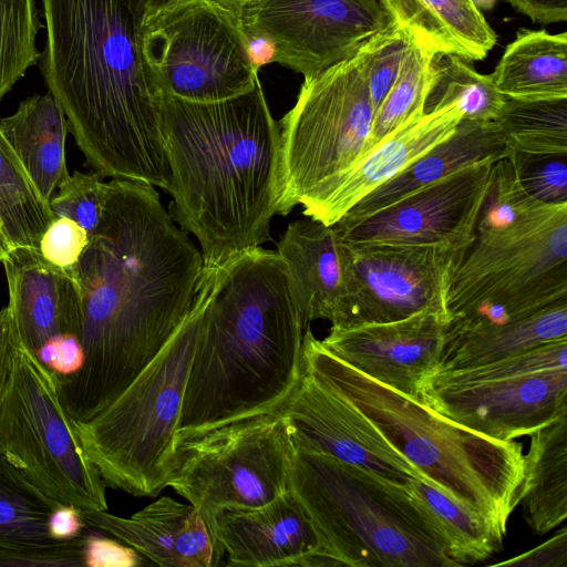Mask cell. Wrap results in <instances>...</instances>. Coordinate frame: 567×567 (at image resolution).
Returning a JSON list of instances; mask_svg holds the SVG:
<instances>
[{"instance_id": "5b68a950", "label": "cell", "mask_w": 567, "mask_h": 567, "mask_svg": "<svg viewBox=\"0 0 567 567\" xmlns=\"http://www.w3.org/2000/svg\"><path fill=\"white\" fill-rule=\"evenodd\" d=\"M301 363L357 409L426 483L506 536L509 516L520 502L522 443L481 435L374 381L326 350L310 327L303 333Z\"/></svg>"}, {"instance_id": "f546056e", "label": "cell", "mask_w": 567, "mask_h": 567, "mask_svg": "<svg viewBox=\"0 0 567 567\" xmlns=\"http://www.w3.org/2000/svg\"><path fill=\"white\" fill-rule=\"evenodd\" d=\"M405 488L441 535L458 567L482 563L502 550L504 537L436 487L411 478Z\"/></svg>"}, {"instance_id": "44dd1931", "label": "cell", "mask_w": 567, "mask_h": 567, "mask_svg": "<svg viewBox=\"0 0 567 567\" xmlns=\"http://www.w3.org/2000/svg\"><path fill=\"white\" fill-rule=\"evenodd\" d=\"M462 118L455 102L415 112L333 184L310 218L336 224L364 196L453 135Z\"/></svg>"}, {"instance_id": "7c38bea8", "label": "cell", "mask_w": 567, "mask_h": 567, "mask_svg": "<svg viewBox=\"0 0 567 567\" xmlns=\"http://www.w3.org/2000/svg\"><path fill=\"white\" fill-rule=\"evenodd\" d=\"M141 49L161 96L219 102L252 91L259 81L238 17L207 0L144 13Z\"/></svg>"}, {"instance_id": "9c48e42d", "label": "cell", "mask_w": 567, "mask_h": 567, "mask_svg": "<svg viewBox=\"0 0 567 567\" xmlns=\"http://www.w3.org/2000/svg\"><path fill=\"white\" fill-rule=\"evenodd\" d=\"M370 40L351 59L303 79L295 105L280 120L278 215L301 205L310 217L333 184L367 153L375 113L367 76Z\"/></svg>"}, {"instance_id": "7dc6e473", "label": "cell", "mask_w": 567, "mask_h": 567, "mask_svg": "<svg viewBox=\"0 0 567 567\" xmlns=\"http://www.w3.org/2000/svg\"><path fill=\"white\" fill-rule=\"evenodd\" d=\"M18 333L8 306L0 308V394L3 389Z\"/></svg>"}, {"instance_id": "bcb514c9", "label": "cell", "mask_w": 567, "mask_h": 567, "mask_svg": "<svg viewBox=\"0 0 567 567\" xmlns=\"http://www.w3.org/2000/svg\"><path fill=\"white\" fill-rule=\"evenodd\" d=\"M87 525L83 520L80 508L73 505H59L49 519V528L56 542H69L81 536Z\"/></svg>"}, {"instance_id": "5bb4252c", "label": "cell", "mask_w": 567, "mask_h": 567, "mask_svg": "<svg viewBox=\"0 0 567 567\" xmlns=\"http://www.w3.org/2000/svg\"><path fill=\"white\" fill-rule=\"evenodd\" d=\"M238 19L245 32L272 40L275 63L303 79L351 59L391 21L384 8L359 0H254Z\"/></svg>"}, {"instance_id": "603a6c76", "label": "cell", "mask_w": 567, "mask_h": 567, "mask_svg": "<svg viewBox=\"0 0 567 567\" xmlns=\"http://www.w3.org/2000/svg\"><path fill=\"white\" fill-rule=\"evenodd\" d=\"M301 322L333 321L344 297L346 249L334 226L306 217L290 223L277 244Z\"/></svg>"}, {"instance_id": "b9f144b4", "label": "cell", "mask_w": 567, "mask_h": 567, "mask_svg": "<svg viewBox=\"0 0 567 567\" xmlns=\"http://www.w3.org/2000/svg\"><path fill=\"white\" fill-rule=\"evenodd\" d=\"M84 532L78 538L47 547L0 544V567H82Z\"/></svg>"}, {"instance_id": "9a60e30c", "label": "cell", "mask_w": 567, "mask_h": 567, "mask_svg": "<svg viewBox=\"0 0 567 567\" xmlns=\"http://www.w3.org/2000/svg\"><path fill=\"white\" fill-rule=\"evenodd\" d=\"M494 162L465 166L364 219L333 226L352 246L414 245L464 251L474 239Z\"/></svg>"}, {"instance_id": "2e32d148", "label": "cell", "mask_w": 567, "mask_h": 567, "mask_svg": "<svg viewBox=\"0 0 567 567\" xmlns=\"http://www.w3.org/2000/svg\"><path fill=\"white\" fill-rule=\"evenodd\" d=\"M417 400L473 432L513 441L567 414V369L483 382H456L432 372Z\"/></svg>"}, {"instance_id": "e575fe53", "label": "cell", "mask_w": 567, "mask_h": 567, "mask_svg": "<svg viewBox=\"0 0 567 567\" xmlns=\"http://www.w3.org/2000/svg\"><path fill=\"white\" fill-rule=\"evenodd\" d=\"M434 56L435 53L411 39L400 73L374 114L367 153L415 112L425 110Z\"/></svg>"}, {"instance_id": "f1b7e54d", "label": "cell", "mask_w": 567, "mask_h": 567, "mask_svg": "<svg viewBox=\"0 0 567 567\" xmlns=\"http://www.w3.org/2000/svg\"><path fill=\"white\" fill-rule=\"evenodd\" d=\"M520 502L535 535H545L567 517V414L530 435L524 454Z\"/></svg>"}, {"instance_id": "7402d4cb", "label": "cell", "mask_w": 567, "mask_h": 567, "mask_svg": "<svg viewBox=\"0 0 567 567\" xmlns=\"http://www.w3.org/2000/svg\"><path fill=\"white\" fill-rule=\"evenodd\" d=\"M2 265L7 306L21 342L31 352L56 337H78L79 297L69 272L49 265L37 248L28 247H14Z\"/></svg>"}, {"instance_id": "cb8c5ba5", "label": "cell", "mask_w": 567, "mask_h": 567, "mask_svg": "<svg viewBox=\"0 0 567 567\" xmlns=\"http://www.w3.org/2000/svg\"><path fill=\"white\" fill-rule=\"evenodd\" d=\"M511 152L495 121L475 122L462 118L453 135L369 193L338 221L354 223L364 219L465 166L497 161Z\"/></svg>"}, {"instance_id": "4316f807", "label": "cell", "mask_w": 567, "mask_h": 567, "mask_svg": "<svg viewBox=\"0 0 567 567\" xmlns=\"http://www.w3.org/2000/svg\"><path fill=\"white\" fill-rule=\"evenodd\" d=\"M561 339H567V298L506 324L444 341L434 371L471 369Z\"/></svg>"}, {"instance_id": "c3c4849f", "label": "cell", "mask_w": 567, "mask_h": 567, "mask_svg": "<svg viewBox=\"0 0 567 567\" xmlns=\"http://www.w3.org/2000/svg\"><path fill=\"white\" fill-rule=\"evenodd\" d=\"M244 33L246 37L248 59L256 73H258L262 66L275 63L276 47L271 39L260 33L245 31Z\"/></svg>"}, {"instance_id": "8d00e7d4", "label": "cell", "mask_w": 567, "mask_h": 567, "mask_svg": "<svg viewBox=\"0 0 567 567\" xmlns=\"http://www.w3.org/2000/svg\"><path fill=\"white\" fill-rule=\"evenodd\" d=\"M558 369H567V339L546 342L471 369L433 372L456 382H483Z\"/></svg>"}, {"instance_id": "60d3db41", "label": "cell", "mask_w": 567, "mask_h": 567, "mask_svg": "<svg viewBox=\"0 0 567 567\" xmlns=\"http://www.w3.org/2000/svg\"><path fill=\"white\" fill-rule=\"evenodd\" d=\"M89 239L87 231L75 220L54 217L41 236L38 250L49 265L71 275Z\"/></svg>"}, {"instance_id": "11a10c76", "label": "cell", "mask_w": 567, "mask_h": 567, "mask_svg": "<svg viewBox=\"0 0 567 567\" xmlns=\"http://www.w3.org/2000/svg\"><path fill=\"white\" fill-rule=\"evenodd\" d=\"M0 226H1V223H0ZM2 227V226H1Z\"/></svg>"}, {"instance_id": "8992f818", "label": "cell", "mask_w": 567, "mask_h": 567, "mask_svg": "<svg viewBox=\"0 0 567 567\" xmlns=\"http://www.w3.org/2000/svg\"><path fill=\"white\" fill-rule=\"evenodd\" d=\"M289 489L320 535L324 566L458 567L405 484L293 449Z\"/></svg>"}, {"instance_id": "ee69618b", "label": "cell", "mask_w": 567, "mask_h": 567, "mask_svg": "<svg viewBox=\"0 0 567 567\" xmlns=\"http://www.w3.org/2000/svg\"><path fill=\"white\" fill-rule=\"evenodd\" d=\"M496 566L518 567H567V528L564 526L554 536L537 547L516 557L496 563Z\"/></svg>"}, {"instance_id": "52a82bcc", "label": "cell", "mask_w": 567, "mask_h": 567, "mask_svg": "<svg viewBox=\"0 0 567 567\" xmlns=\"http://www.w3.org/2000/svg\"><path fill=\"white\" fill-rule=\"evenodd\" d=\"M217 268H203L190 310L171 338L101 412L73 421L81 447L106 485L157 496L171 475L187 378Z\"/></svg>"}, {"instance_id": "277c9868", "label": "cell", "mask_w": 567, "mask_h": 567, "mask_svg": "<svg viewBox=\"0 0 567 567\" xmlns=\"http://www.w3.org/2000/svg\"><path fill=\"white\" fill-rule=\"evenodd\" d=\"M305 331L277 251L259 246L218 267L175 444L278 411L300 379Z\"/></svg>"}, {"instance_id": "db71d44e", "label": "cell", "mask_w": 567, "mask_h": 567, "mask_svg": "<svg viewBox=\"0 0 567 567\" xmlns=\"http://www.w3.org/2000/svg\"><path fill=\"white\" fill-rule=\"evenodd\" d=\"M372 7H382V0H359Z\"/></svg>"}, {"instance_id": "d6a6232c", "label": "cell", "mask_w": 567, "mask_h": 567, "mask_svg": "<svg viewBox=\"0 0 567 567\" xmlns=\"http://www.w3.org/2000/svg\"><path fill=\"white\" fill-rule=\"evenodd\" d=\"M48 204L0 130V223L14 247L37 248L52 221Z\"/></svg>"}, {"instance_id": "816d5d0a", "label": "cell", "mask_w": 567, "mask_h": 567, "mask_svg": "<svg viewBox=\"0 0 567 567\" xmlns=\"http://www.w3.org/2000/svg\"><path fill=\"white\" fill-rule=\"evenodd\" d=\"M14 248L13 244L6 235L4 230L0 226V262L10 254V251Z\"/></svg>"}, {"instance_id": "ab89813d", "label": "cell", "mask_w": 567, "mask_h": 567, "mask_svg": "<svg viewBox=\"0 0 567 567\" xmlns=\"http://www.w3.org/2000/svg\"><path fill=\"white\" fill-rule=\"evenodd\" d=\"M518 179L535 199L548 204H567V155L530 156L511 152Z\"/></svg>"}, {"instance_id": "836d02e7", "label": "cell", "mask_w": 567, "mask_h": 567, "mask_svg": "<svg viewBox=\"0 0 567 567\" xmlns=\"http://www.w3.org/2000/svg\"><path fill=\"white\" fill-rule=\"evenodd\" d=\"M455 102L463 120L493 122L498 117L506 97L493 82L491 74L475 70L472 61L455 54H435L431 89L425 111Z\"/></svg>"}, {"instance_id": "681fc988", "label": "cell", "mask_w": 567, "mask_h": 567, "mask_svg": "<svg viewBox=\"0 0 567 567\" xmlns=\"http://www.w3.org/2000/svg\"><path fill=\"white\" fill-rule=\"evenodd\" d=\"M144 13L155 12L192 0H138Z\"/></svg>"}, {"instance_id": "f5cc1de1", "label": "cell", "mask_w": 567, "mask_h": 567, "mask_svg": "<svg viewBox=\"0 0 567 567\" xmlns=\"http://www.w3.org/2000/svg\"><path fill=\"white\" fill-rule=\"evenodd\" d=\"M478 10H492L497 0H472Z\"/></svg>"}, {"instance_id": "7a4b0ae2", "label": "cell", "mask_w": 567, "mask_h": 567, "mask_svg": "<svg viewBox=\"0 0 567 567\" xmlns=\"http://www.w3.org/2000/svg\"><path fill=\"white\" fill-rule=\"evenodd\" d=\"M42 72L85 163L168 192L162 96L141 49L138 0H41Z\"/></svg>"}, {"instance_id": "d6986e66", "label": "cell", "mask_w": 567, "mask_h": 567, "mask_svg": "<svg viewBox=\"0 0 567 567\" xmlns=\"http://www.w3.org/2000/svg\"><path fill=\"white\" fill-rule=\"evenodd\" d=\"M213 537L229 566H324L320 535L290 489L257 508L220 512Z\"/></svg>"}, {"instance_id": "83f0119b", "label": "cell", "mask_w": 567, "mask_h": 567, "mask_svg": "<svg viewBox=\"0 0 567 567\" xmlns=\"http://www.w3.org/2000/svg\"><path fill=\"white\" fill-rule=\"evenodd\" d=\"M491 75L506 99L567 97V33L519 29Z\"/></svg>"}, {"instance_id": "8fae6325", "label": "cell", "mask_w": 567, "mask_h": 567, "mask_svg": "<svg viewBox=\"0 0 567 567\" xmlns=\"http://www.w3.org/2000/svg\"><path fill=\"white\" fill-rule=\"evenodd\" d=\"M292 453L278 411L240 419L176 443L167 486L213 535L220 512L257 508L289 489Z\"/></svg>"}, {"instance_id": "d4e9b609", "label": "cell", "mask_w": 567, "mask_h": 567, "mask_svg": "<svg viewBox=\"0 0 567 567\" xmlns=\"http://www.w3.org/2000/svg\"><path fill=\"white\" fill-rule=\"evenodd\" d=\"M391 19L435 54L486 58L497 37L472 0H382Z\"/></svg>"}, {"instance_id": "d590c367", "label": "cell", "mask_w": 567, "mask_h": 567, "mask_svg": "<svg viewBox=\"0 0 567 567\" xmlns=\"http://www.w3.org/2000/svg\"><path fill=\"white\" fill-rule=\"evenodd\" d=\"M35 0H0V101L41 56Z\"/></svg>"}, {"instance_id": "1f68e13d", "label": "cell", "mask_w": 567, "mask_h": 567, "mask_svg": "<svg viewBox=\"0 0 567 567\" xmlns=\"http://www.w3.org/2000/svg\"><path fill=\"white\" fill-rule=\"evenodd\" d=\"M495 122L512 152L567 155V97L506 99Z\"/></svg>"}, {"instance_id": "ffe728a7", "label": "cell", "mask_w": 567, "mask_h": 567, "mask_svg": "<svg viewBox=\"0 0 567 567\" xmlns=\"http://www.w3.org/2000/svg\"><path fill=\"white\" fill-rule=\"evenodd\" d=\"M80 513L87 527L112 535L159 566L212 567L224 556L197 509L168 496L130 517L107 511Z\"/></svg>"}, {"instance_id": "74e56055", "label": "cell", "mask_w": 567, "mask_h": 567, "mask_svg": "<svg viewBox=\"0 0 567 567\" xmlns=\"http://www.w3.org/2000/svg\"><path fill=\"white\" fill-rule=\"evenodd\" d=\"M49 202L53 218L65 216L80 224L91 237L99 228L109 195V182L99 173L75 171L63 181Z\"/></svg>"}, {"instance_id": "ba28073f", "label": "cell", "mask_w": 567, "mask_h": 567, "mask_svg": "<svg viewBox=\"0 0 567 567\" xmlns=\"http://www.w3.org/2000/svg\"><path fill=\"white\" fill-rule=\"evenodd\" d=\"M567 298V204L475 230L446 295L444 340L506 324Z\"/></svg>"}, {"instance_id": "6da1fadb", "label": "cell", "mask_w": 567, "mask_h": 567, "mask_svg": "<svg viewBox=\"0 0 567 567\" xmlns=\"http://www.w3.org/2000/svg\"><path fill=\"white\" fill-rule=\"evenodd\" d=\"M202 252L154 186L112 178L104 214L71 276L78 290L80 368L55 379L75 422L105 409L185 319Z\"/></svg>"}, {"instance_id": "3957f363", "label": "cell", "mask_w": 567, "mask_h": 567, "mask_svg": "<svg viewBox=\"0 0 567 567\" xmlns=\"http://www.w3.org/2000/svg\"><path fill=\"white\" fill-rule=\"evenodd\" d=\"M169 215L218 268L271 239L282 193L280 127L260 80L219 102L162 96Z\"/></svg>"}, {"instance_id": "e0dca14e", "label": "cell", "mask_w": 567, "mask_h": 567, "mask_svg": "<svg viewBox=\"0 0 567 567\" xmlns=\"http://www.w3.org/2000/svg\"><path fill=\"white\" fill-rule=\"evenodd\" d=\"M278 412L295 450L328 454L399 484L424 481L357 409L303 369Z\"/></svg>"}, {"instance_id": "7bdbcfd3", "label": "cell", "mask_w": 567, "mask_h": 567, "mask_svg": "<svg viewBox=\"0 0 567 567\" xmlns=\"http://www.w3.org/2000/svg\"><path fill=\"white\" fill-rule=\"evenodd\" d=\"M145 564L144 557L118 539L86 533L84 565L89 567H136Z\"/></svg>"}, {"instance_id": "4fadbf2b", "label": "cell", "mask_w": 567, "mask_h": 567, "mask_svg": "<svg viewBox=\"0 0 567 567\" xmlns=\"http://www.w3.org/2000/svg\"><path fill=\"white\" fill-rule=\"evenodd\" d=\"M343 244L344 297L331 327L396 321L422 311L446 319L450 280L463 251L436 246Z\"/></svg>"}, {"instance_id": "f907efd6", "label": "cell", "mask_w": 567, "mask_h": 567, "mask_svg": "<svg viewBox=\"0 0 567 567\" xmlns=\"http://www.w3.org/2000/svg\"><path fill=\"white\" fill-rule=\"evenodd\" d=\"M238 17L241 9L254 0H207Z\"/></svg>"}, {"instance_id": "30bf717a", "label": "cell", "mask_w": 567, "mask_h": 567, "mask_svg": "<svg viewBox=\"0 0 567 567\" xmlns=\"http://www.w3.org/2000/svg\"><path fill=\"white\" fill-rule=\"evenodd\" d=\"M0 452L54 502L107 511L106 484L81 447L53 374L19 336L0 394Z\"/></svg>"}, {"instance_id": "f35d334b", "label": "cell", "mask_w": 567, "mask_h": 567, "mask_svg": "<svg viewBox=\"0 0 567 567\" xmlns=\"http://www.w3.org/2000/svg\"><path fill=\"white\" fill-rule=\"evenodd\" d=\"M410 44L408 32L392 19L382 31L371 38L367 76L375 112L394 84Z\"/></svg>"}, {"instance_id": "484cf974", "label": "cell", "mask_w": 567, "mask_h": 567, "mask_svg": "<svg viewBox=\"0 0 567 567\" xmlns=\"http://www.w3.org/2000/svg\"><path fill=\"white\" fill-rule=\"evenodd\" d=\"M0 130L18 156L41 199L49 205L70 173L65 161L69 123L54 96L34 94L0 118Z\"/></svg>"}, {"instance_id": "ac0fdd59", "label": "cell", "mask_w": 567, "mask_h": 567, "mask_svg": "<svg viewBox=\"0 0 567 567\" xmlns=\"http://www.w3.org/2000/svg\"><path fill=\"white\" fill-rule=\"evenodd\" d=\"M445 326L443 315L422 311L396 321L331 327L320 342L354 370L417 399L422 382L436 368Z\"/></svg>"}, {"instance_id": "4dcf8cb0", "label": "cell", "mask_w": 567, "mask_h": 567, "mask_svg": "<svg viewBox=\"0 0 567 567\" xmlns=\"http://www.w3.org/2000/svg\"><path fill=\"white\" fill-rule=\"evenodd\" d=\"M59 505L0 452V544L47 547L60 544L49 528ZM64 543V542H62Z\"/></svg>"}, {"instance_id": "f6af8a7d", "label": "cell", "mask_w": 567, "mask_h": 567, "mask_svg": "<svg viewBox=\"0 0 567 567\" xmlns=\"http://www.w3.org/2000/svg\"><path fill=\"white\" fill-rule=\"evenodd\" d=\"M517 11L535 23H557L567 20V0H507Z\"/></svg>"}]
</instances>
